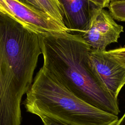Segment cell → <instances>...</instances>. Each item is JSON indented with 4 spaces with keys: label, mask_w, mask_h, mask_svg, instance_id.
<instances>
[{
    "label": "cell",
    "mask_w": 125,
    "mask_h": 125,
    "mask_svg": "<svg viewBox=\"0 0 125 125\" xmlns=\"http://www.w3.org/2000/svg\"><path fill=\"white\" fill-rule=\"evenodd\" d=\"M123 32V26L115 21L109 12L97 7L86 29L79 34L91 49L104 51L108 45L118 42Z\"/></svg>",
    "instance_id": "obj_4"
},
{
    "label": "cell",
    "mask_w": 125,
    "mask_h": 125,
    "mask_svg": "<svg viewBox=\"0 0 125 125\" xmlns=\"http://www.w3.org/2000/svg\"><path fill=\"white\" fill-rule=\"evenodd\" d=\"M39 117L41 119L44 125H69L58 120L45 115H40Z\"/></svg>",
    "instance_id": "obj_11"
},
{
    "label": "cell",
    "mask_w": 125,
    "mask_h": 125,
    "mask_svg": "<svg viewBox=\"0 0 125 125\" xmlns=\"http://www.w3.org/2000/svg\"><path fill=\"white\" fill-rule=\"evenodd\" d=\"M0 11L4 14L9 15L10 16L15 19L13 13L10 10V9L3 0H0Z\"/></svg>",
    "instance_id": "obj_12"
},
{
    "label": "cell",
    "mask_w": 125,
    "mask_h": 125,
    "mask_svg": "<svg viewBox=\"0 0 125 125\" xmlns=\"http://www.w3.org/2000/svg\"><path fill=\"white\" fill-rule=\"evenodd\" d=\"M92 69L104 87L116 99L125 84V66L109 55L106 51L91 49Z\"/></svg>",
    "instance_id": "obj_5"
},
{
    "label": "cell",
    "mask_w": 125,
    "mask_h": 125,
    "mask_svg": "<svg viewBox=\"0 0 125 125\" xmlns=\"http://www.w3.org/2000/svg\"></svg>",
    "instance_id": "obj_16"
},
{
    "label": "cell",
    "mask_w": 125,
    "mask_h": 125,
    "mask_svg": "<svg viewBox=\"0 0 125 125\" xmlns=\"http://www.w3.org/2000/svg\"><path fill=\"white\" fill-rule=\"evenodd\" d=\"M115 125H125V112L122 117L118 119Z\"/></svg>",
    "instance_id": "obj_15"
},
{
    "label": "cell",
    "mask_w": 125,
    "mask_h": 125,
    "mask_svg": "<svg viewBox=\"0 0 125 125\" xmlns=\"http://www.w3.org/2000/svg\"><path fill=\"white\" fill-rule=\"evenodd\" d=\"M107 7L114 19L125 22V0H112Z\"/></svg>",
    "instance_id": "obj_9"
},
{
    "label": "cell",
    "mask_w": 125,
    "mask_h": 125,
    "mask_svg": "<svg viewBox=\"0 0 125 125\" xmlns=\"http://www.w3.org/2000/svg\"><path fill=\"white\" fill-rule=\"evenodd\" d=\"M38 35L44 72L83 101L118 116V100L95 76L90 62L91 48L81 35L69 32Z\"/></svg>",
    "instance_id": "obj_1"
},
{
    "label": "cell",
    "mask_w": 125,
    "mask_h": 125,
    "mask_svg": "<svg viewBox=\"0 0 125 125\" xmlns=\"http://www.w3.org/2000/svg\"><path fill=\"white\" fill-rule=\"evenodd\" d=\"M42 11H44L60 24L65 26L63 21V13L58 0H36Z\"/></svg>",
    "instance_id": "obj_8"
},
{
    "label": "cell",
    "mask_w": 125,
    "mask_h": 125,
    "mask_svg": "<svg viewBox=\"0 0 125 125\" xmlns=\"http://www.w3.org/2000/svg\"><path fill=\"white\" fill-rule=\"evenodd\" d=\"M63 13V21L69 32H83L98 7L90 0H58Z\"/></svg>",
    "instance_id": "obj_7"
},
{
    "label": "cell",
    "mask_w": 125,
    "mask_h": 125,
    "mask_svg": "<svg viewBox=\"0 0 125 125\" xmlns=\"http://www.w3.org/2000/svg\"><path fill=\"white\" fill-rule=\"evenodd\" d=\"M26 111L45 115L69 125H115L117 115L83 101L50 77L41 68L26 93Z\"/></svg>",
    "instance_id": "obj_3"
},
{
    "label": "cell",
    "mask_w": 125,
    "mask_h": 125,
    "mask_svg": "<svg viewBox=\"0 0 125 125\" xmlns=\"http://www.w3.org/2000/svg\"><path fill=\"white\" fill-rule=\"evenodd\" d=\"M20 0L22 2H23L24 3H26L27 4H28L31 6L34 7L35 8H36L37 9L42 10L40 5L37 3V2L36 1V0Z\"/></svg>",
    "instance_id": "obj_14"
},
{
    "label": "cell",
    "mask_w": 125,
    "mask_h": 125,
    "mask_svg": "<svg viewBox=\"0 0 125 125\" xmlns=\"http://www.w3.org/2000/svg\"><path fill=\"white\" fill-rule=\"evenodd\" d=\"M98 7L105 8L107 7L111 0H90Z\"/></svg>",
    "instance_id": "obj_13"
},
{
    "label": "cell",
    "mask_w": 125,
    "mask_h": 125,
    "mask_svg": "<svg viewBox=\"0 0 125 125\" xmlns=\"http://www.w3.org/2000/svg\"><path fill=\"white\" fill-rule=\"evenodd\" d=\"M3 0L17 21L37 34L69 32L65 26L43 11L19 0Z\"/></svg>",
    "instance_id": "obj_6"
},
{
    "label": "cell",
    "mask_w": 125,
    "mask_h": 125,
    "mask_svg": "<svg viewBox=\"0 0 125 125\" xmlns=\"http://www.w3.org/2000/svg\"><path fill=\"white\" fill-rule=\"evenodd\" d=\"M38 35L0 11V125H21V102L39 56Z\"/></svg>",
    "instance_id": "obj_2"
},
{
    "label": "cell",
    "mask_w": 125,
    "mask_h": 125,
    "mask_svg": "<svg viewBox=\"0 0 125 125\" xmlns=\"http://www.w3.org/2000/svg\"><path fill=\"white\" fill-rule=\"evenodd\" d=\"M106 52L109 55L125 66V47L110 50Z\"/></svg>",
    "instance_id": "obj_10"
}]
</instances>
